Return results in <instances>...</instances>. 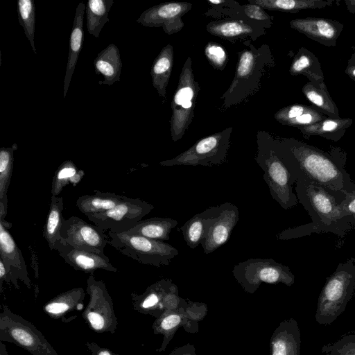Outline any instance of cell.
<instances>
[{
  "mask_svg": "<svg viewBox=\"0 0 355 355\" xmlns=\"http://www.w3.org/2000/svg\"><path fill=\"white\" fill-rule=\"evenodd\" d=\"M295 191L300 203L308 211L310 223L285 230L276 235L280 240H288L308 236L313 233L331 232L344 237L354 229L350 217H343L339 204L343 200V193H335L309 179L301 171H297Z\"/></svg>",
  "mask_w": 355,
  "mask_h": 355,
  "instance_id": "cell-1",
  "label": "cell"
},
{
  "mask_svg": "<svg viewBox=\"0 0 355 355\" xmlns=\"http://www.w3.org/2000/svg\"><path fill=\"white\" fill-rule=\"evenodd\" d=\"M284 153L296 175L297 171H301L313 182L335 193L355 189V183L344 167L343 159L304 144L292 146Z\"/></svg>",
  "mask_w": 355,
  "mask_h": 355,
  "instance_id": "cell-2",
  "label": "cell"
},
{
  "mask_svg": "<svg viewBox=\"0 0 355 355\" xmlns=\"http://www.w3.org/2000/svg\"><path fill=\"white\" fill-rule=\"evenodd\" d=\"M355 291V258L340 263L327 278L320 293L315 314L319 324H332L345 310Z\"/></svg>",
  "mask_w": 355,
  "mask_h": 355,
  "instance_id": "cell-3",
  "label": "cell"
},
{
  "mask_svg": "<svg viewBox=\"0 0 355 355\" xmlns=\"http://www.w3.org/2000/svg\"><path fill=\"white\" fill-rule=\"evenodd\" d=\"M256 160L263 171V180L272 198L286 210L295 206L298 199L293 187L297 177L284 153L265 148L259 151Z\"/></svg>",
  "mask_w": 355,
  "mask_h": 355,
  "instance_id": "cell-4",
  "label": "cell"
},
{
  "mask_svg": "<svg viewBox=\"0 0 355 355\" xmlns=\"http://www.w3.org/2000/svg\"><path fill=\"white\" fill-rule=\"evenodd\" d=\"M107 244L122 254L145 265L156 267L168 266L179 254L173 245L128 232H107Z\"/></svg>",
  "mask_w": 355,
  "mask_h": 355,
  "instance_id": "cell-5",
  "label": "cell"
},
{
  "mask_svg": "<svg viewBox=\"0 0 355 355\" xmlns=\"http://www.w3.org/2000/svg\"><path fill=\"white\" fill-rule=\"evenodd\" d=\"M232 273L245 291L252 293L262 283L288 286L295 282V276L290 268L273 259L250 258L235 265Z\"/></svg>",
  "mask_w": 355,
  "mask_h": 355,
  "instance_id": "cell-6",
  "label": "cell"
},
{
  "mask_svg": "<svg viewBox=\"0 0 355 355\" xmlns=\"http://www.w3.org/2000/svg\"><path fill=\"white\" fill-rule=\"evenodd\" d=\"M0 339L12 342L33 355H58L36 327L6 306L0 314Z\"/></svg>",
  "mask_w": 355,
  "mask_h": 355,
  "instance_id": "cell-7",
  "label": "cell"
},
{
  "mask_svg": "<svg viewBox=\"0 0 355 355\" xmlns=\"http://www.w3.org/2000/svg\"><path fill=\"white\" fill-rule=\"evenodd\" d=\"M230 132L227 130L205 137L197 141L187 150L159 165L173 166H215L223 164L230 146Z\"/></svg>",
  "mask_w": 355,
  "mask_h": 355,
  "instance_id": "cell-8",
  "label": "cell"
},
{
  "mask_svg": "<svg viewBox=\"0 0 355 355\" xmlns=\"http://www.w3.org/2000/svg\"><path fill=\"white\" fill-rule=\"evenodd\" d=\"M154 207L139 198L127 197L114 208L87 218L103 231L114 233L127 232L147 214Z\"/></svg>",
  "mask_w": 355,
  "mask_h": 355,
  "instance_id": "cell-9",
  "label": "cell"
},
{
  "mask_svg": "<svg viewBox=\"0 0 355 355\" xmlns=\"http://www.w3.org/2000/svg\"><path fill=\"white\" fill-rule=\"evenodd\" d=\"M87 291L89 301L84 316L90 326L98 331H114L117 322L105 284L91 275L87 279Z\"/></svg>",
  "mask_w": 355,
  "mask_h": 355,
  "instance_id": "cell-10",
  "label": "cell"
},
{
  "mask_svg": "<svg viewBox=\"0 0 355 355\" xmlns=\"http://www.w3.org/2000/svg\"><path fill=\"white\" fill-rule=\"evenodd\" d=\"M61 236L67 245L75 249L105 255L108 238L105 231L79 217L73 216L64 220Z\"/></svg>",
  "mask_w": 355,
  "mask_h": 355,
  "instance_id": "cell-11",
  "label": "cell"
},
{
  "mask_svg": "<svg viewBox=\"0 0 355 355\" xmlns=\"http://www.w3.org/2000/svg\"><path fill=\"white\" fill-rule=\"evenodd\" d=\"M192 5L187 2H168L154 6L144 11L137 22L146 27H162L168 35L175 33L184 26L181 17Z\"/></svg>",
  "mask_w": 355,
  "mask_h": 355,
  "instance_id": "cell-12",
  "label": "cell"
},
{
  "mask_svg": "<svg viewBox=\"0 0 355 355\" xmlns=\"http://www.w3.org/2000/svg\"><path fill=\"white\" fill-rule=\"evenodd\" d=\"M239 219L238 207L231 202L220 205V210L201 243L205 254L214 252L230 239Z\"/></svg>",
  "mask_w": 355,
  "mask_h": 355,
  "instance_id": "cell-13",
  "label": "cell"
},
{
  "mask_svg": "<svg viewBox=\"0 0 355 355\" xmlns=\"http://www.w3.org/2000/svg\"><path fill=\"white\" fill-rule=\"evenodd\" d=\"M0 258L9 273L12 284L19 288L17 280L23 282L31 288L27 266L23 254L8 229L0 221Z\"/></svg>",
  "mask_w": 355,
  "mask_h": 355,
  "instance_id": "cell-14",
  "label": "cell"
},
{
  "mask_svg": "<svg viewBox=\"0 0 355 355\" xmlns=\"http://www.w3.org/2000/svg\"><path fill=\"white\" fill-rule=\"evenodd\" d=\"M58 252L67 264L77 270L92 275L97 270L114 272L118 271V269L112 264L106 255L79 250L68 245Z\"/></svg>",
  "mask_w": 355,
  "mask_h": 355,
  "instance_id": "cell-15",
  "label": "cell"
},
{
  "mask_svg": "<svg viewBox=\"0 0 355 355\" xmlns=\"http://www.w3.org/2000/svg\"><path fill=\"white\" fill-rule=\"evenodd\" d=\"M301 334L293 318L282 321L270 340L271 355H300Z\"/></svg>",
  "mask_w": 355,
  "mask_h": 355,
  "instance_id": "cell-16",
  "label": "cell"
},
{
  "mask_svg": "<svg viewBox=\"0 0 355 355\" xmlns=\"http://www.w3.org/2000/svg\"><path fill=\"white\" fill-rule=\"evenodd\" d=\"M85 8L86 5L83 2H80L76 10L72 30L69 37V53L64 80V98L67 94L71 80L84 41L83 19Z\"/></svg>",
  "mask_w": 355,
  "mask_h": 355,
  "instance_id": "cell-17",
  "label": "cell"
},
{
  "mask_svg": "<svg viewBox=\"0 0 355 355\" xmlns=\"http://www.w3.org/2000/svg\"><path fill=\"white\" fill-rule=\"evenodd\" d=\"M64 202L61 196H51L49 209L43 228V236L50 250L60 251L67 245L61 236Z\"/></svg>",
  "mask_w": 355,
  "mask_h": 355,
  "instance_id": "cell-18",
  "label": "cell"
},
{
  "mask_svg": "<svg viewBox=\"0 0 355 355\" xmlns=\"http://www.w3.org/2000/svg\"><path fill=\"white\" fill-rule=\"evenodd\" d=\"M219 210L220 205L207 208L194 215L180 227L184 239L190 248L194 249L202 243Z\"/></svg>",
  "mask_w": 355,
  "mask_h": 355,
  "instance_id": "cell-19",
  "label": "cell"
},
{
  "mask_svg": "<svg viewBox=\"0 0 355 355\" xmlns=\"http://www.w3.org/2000/svg\"><path fill=\"white\" fill-rule=\"evenodd\" d=\"M94 66L95 73L104 78L103 81L98 82L100 85H112L119 81L122 62L118 47L114 44H109L97 55Z\"/></svg>",
  "mask_w": 355,
  "mask_h": 355,
  "instance_id": "cell-20",
  "label": "cell"
},
{
  "mask_svg": "<svg viewBox=\"0 0 355 355\" xmlns=\"http://www.w3.org/2000/svg\"><path fill=\"white\" fill-rule=\"evenodd\" d=\"M177 225L178 221L173 218L153 217L139 221L127 232L150 239L164 241L169 240L170 233Z\"/></svg>",
  "mask_w": 355,
  "mask_h": 355,
  "instance_id": "cell-21",
  "label": "cell"
},
{
  "mask_svg": "<svg viewBox=\"0 0 355 355\" xmlns=\"http://www.w3.org/2000/svg\"><path fill=\"white\" fill-rule=\"evenodd\" d=\"M95 191L94 194L83 195L76 200L78 209L86 216L110 210L127 198L112 192Z\"/></svg>",
  "mask_w": 355,
  "mask_h": 355,
  "instance_id": "cell-22",
  "label": "cell"
},
{
  "mask_svg": "<svg viewBox=\"0 0 355 355\" xmlns=\"http://www.w3.org/2000/svg\"><path fill=\"white\" fill-rule=\"evenodd\" d=\"M292 28L315 40L329 41L336 39L338 31L334 24L322 18L297 19L291 21Z\"/></svg>",
  "mask_w": 355,
  "mask_h": 355,
  "instance_id": "cell-23",
  "label": "cell"
},
{
  "mask_svg": "<svg viewBox=\"0 0 355 355\" xmlns=\"http://www.w3.org/2000/svg\"><path fill=\"white\" fill-rule=\"evenodd\" d=\"M173 63V49L171 44L164 46L152 64L150 75L153 87L159 95L165 98L166 88L168 85Z\"/></svg>",
  "mask_w": 355,
  "mask_h": 355,
  "instance_id": "cell-24",
  "label": "cell"
},
{
  "mask_svg": "<svg viewBox=\"0 0 355 355\" xmlns=\"http://www.w3.org/2000/svg\"><path fill=\"white\" fill-rule=\"evenodd\" d=\"M275 117L282 123L302 127L324 120V116L319 112L303 105L285 107L279 110Z\"/></svg>",
  "mask_w": 355,
  "mask_h": 355,
  "instance_id": "cell-25",
  "label": "cell"
},
{
  "mask_svg": "<svg viewBox=\"0 0 355 355\" xmlns=\"http://www.w3.org/2000/svg\"><path fill=\"white\" fill-rule=\"evenodd\" d=\"M113 0H89L86 4L85 13L87 28L89 33L98 38L104 25L109 21L108 12Z\"/></svg>",
  "mask_w": 355,
  "mask_h": 355,
  "instance_id": "cell-26",
  "label": "cell"
},
{
  "mask_svg": "<svg viewBox=\"0 0 355 355\" xmlns=\"http://www.w3.org/2000/svg\"><path fill=\"white\" fill-rule=\"evenodd\" d=\"M85 293L82 288H76L64 292L49 301L44 307V311L51 315H60L73 309L83 308Z\"/></svg>",
  "mask_w": 355,
  "mask_h": 355,
  "instance_id": "cell-27",
  "label": "cell"
},
{
  "mask_svg": "<svg viewBox=\"0 0 355 355\" xmlns=\"http://www.w3.org/2000/svg\"><path fill=\"white\" fill-rule=\"evenodd\" d=\"M249 3L259 6L263 9L286 12L322 8L327 5V2L313 0H250Z\"/></svg>",
  "mask_w": 355,
  "mask_h": 355,
  "instance_id": "cell-28",
  "label": "cell"
},
{
  "mask_svg": "<svg viewBox=\"0 0 355 355\" xmlns=\"http://www.w3.org/2000/svg\"><path fill=\"white\" fill-rule=\"evenodd\" d=\"M17 149V144L11 147H2L0 148V202L7 210L8 208V189L12 177L14 151Z\"/></svg>",
  "mask_w": 355,
  "mask_h": 355,
  "instance_id": "cell-29",
  "label": "cell"
},
{
  "mask_svg": "<svg viewBox=\"0 0 355 355\" xmlns=\"http://www.w3.org/2000/svg\"><path fill=\"white\" fill-rule=\"evenodd\" d=\"M84 175L71 160L63 162L55 172L51 185L52 196H58L63 188L69 183L77 184Z\"/></svg>",
  "mask_w": 355,
  "mask_h": 355,
  "instance_id": "cell-30",
  "label": "cell"
},
{
  "mask_svg": "<svg viewBox=\"0 0 355 355\" xmlns=\"http://www.w3.org/2000/svg\"><path fill=\"white\" fill-rule=\"evenodd\" d=\"M207 29L211 35L225 39L239 37L253 32L250 26L239 21L211 22L207 26Z\"/></svg>",
  "mask_w": 355,
  "mask_h": 355,
  "instance_id": "cell-31",
  "label": "cell"
},
{
  "mask_svg": "<svg viewBox=\"0 0 355 355\" xmlns=\"http://www.w3.org/2000/svg\"><path fill=\"white\" fill-rule=\"evenodd\" d=\"M17 15L19 24L29 41L34 53H37L34 42L35 6L33 0H19Z\"/></svg>",
  "mask_w": 355,
  "mask_h": 355,
  "instance_id": "cell-32",
  "label": "cell"
},
{
  "mask_svg": "<svg viewBox=\"0 0 355 355\" xmlns=\"http://www.w3.org/2000/svg\"><path fill=\"white\" fill-rule=\"evenodd\" d=\"M321 352L326 355H355V331L340 336L333 343L324 345Z\"/></svg>",
  "mask_w": 355,
  "mask_h": 355,
  "instance_id": "cell-33",
  "label": "cell"
},
{
  "mask_svg": "<svg viewBox=\"0 0 355 355\" xmlns=\"http://www.w3.org/2000/svg\"><path fill=\"white\" fill-rule=\"evenodd\" d=\"M303 92L313 105L327 112L337 115L335 105L329 98L325 87L322 89H319L311 84H307L303 87Z\"/></svg>",
  "mask_w": 355,
  "mask_h": 355,
  "instance_id": "cell-34",
  "label": "cell"
},
{
  "mask_svg": "<svg viewBox=\"0 0 355 355\" xmlns=\"http://www.w3.org/2000/svg\"><path fill=\"white\" fill-rule=\"evenodd\" d=\"M349 119H327L314 124L302 127V131L306 135H322L335 132L350 123Z\"/></svg>",
  "mask_w": 355,
  "mask_h": 355,
  "instance_id": "cell-35",
  "label": "cell"
},
{
  "mask_svg": "<svg viewBox=\"0 0 355 355\" xmlns=\"http://www.w3.org/2000/svg\"><path fill=\"white\" fill-rule=\"evenodd\" d=\"M255 67V57L250 51H244L240 55L239 62L236 71L235 79L232 86L241 79L248 77Z\"/></svg>",
  "mask_w": 355,
  "mask_h": 355,
  "instance_id": "cell-36",
  "label": "cell"
},
{
  "mask_svg": "<svg viewBox=\"0 0 355 355\" xmlns=\"http://www.w3.org/2000/svg\"><path fill=\"white\" fill-rule=\"evenodd\" d=\"M205 55L212 66L223 69L227 60V55L224 49L216 43H209L205 47Z\"/></svg>",
  "mask_w": 355,
  "mask_h": 355,
  "instance_id": "cell-37",
  "label": "cell"
},
{
  "mask_svg": "<svg viewBox=\"0 0 355 355\" xmlns=\"http://www.w3.org/2000/svg\"><path fill=\"white\" fill-rule=\"evenodd\" d=\"M345 198L339 204V208L343 217H350L355 225V189L343 191Z\"/></svg>",
  "mask_w": 355,
  "mask_h": 355,
  "instance_id": "cell-38",
  "label": "cell"
},
{
  "mask_svg": "<svg viewBox=\"0 0 355 355\" xmlns=\"http://www.w3.org/2000/svg\"><path fill=\"white\" fill-rule=\"evenodd\" d=\"M243 12L245 15L253 19L263 21L269 19V15L259 6L255 4L244 5Z\"/></svg>",
  "mask_w": 355,
  "mask_h": 355,
  "instance_id": "cell-39",
  "label": "cell"
},
{
  "mask_svg": "<svg viewBox=\"0 0 355 355\" xmlns=\"http://www.w3.org/2000/svg\"><path fill=\"white\" fill-rule=\"evenodd\" d=\"M311 60L308 55H300L293 60L290 71L292 74L302 73L311 66Z\"/></svg>",
  "mask_w": 355,
  "mask_h": 355,
  "instance_id": "cell-40",
  "label": "cell"
},
{
  "mask_svg": "<svg viewBox=\"0 0 355 355\" xmlns=\"http://www.w3.org/2000/svg\"><path fill=\"white\" fill-rule=\"evenodd\" d=\"M181 322V317L178 314L171 313L165 316L160 322L162 330L167 331L176 327Z\"/></svg>",
  "mask_w": 355,
  "mask_h": 355,
  "instance_id": "cell-41",
  "label": "cell"
},
{
  "mask_svg": "<svg viewBox=\"0 0 355 355\" xmlns=\"http://www.w3.org/2000/svg\"><path fill=\"white\" fill-rule=\"evenodd\" d=\"M0 280H1V285L2 284V282L3 280L7 284L12 283L10 276L6 270V268L4 265L3 260L1 258H0Z\"/></svg>",
  "mask_w": 355,
  "mask_h": 355,
  "instance_id": "cell-42",
  "label": "cell"
},
{
  "mask_svg": "<svg viewBox=\"0 0 355 355\" xmlns=\"http://www.w3.org/2000/svg\"><path fill=\"white\" fill-rule=\"evenodd\" d=\"M347 73H348L352 78L355 79V66H352L348 67L346 70Z\"/></svg>",
  "mask_w": 355,
  "mask_h": 355,
  "instance_id": "cell-43",
  "label": "cell"
},
{
  "mask_svg": "<svg viewBox=\"0 0 355 355\" xmlns=\"http://www.w3.org/2000/svg\"><path fill=\"white\" fill-rule=\"evenodd\" d=\"M96 355H112V354L109 350L99 349L97 351Z\"/></svg>",
  "mask_w": 355,
  "mask_h": 355,
  "instance_id": "cell-44",
  "label": "cell"
},
{
  "mask_svg": "<svg viewBox=\"0 0 355 355\" xmlns=\"http://www.w3.org/2000/svg\"><path fill=\"white\" fill-rule=\"evenodd\" d=\"M178 355H193L192 353H191V349H180V354H178Z\"/></svg>",
  "mask_w": 355,
  "mask_h": 355,
  "instance_id": "cell-45",
  "label": "cell"
},
{
  "mask_svg": "<svg viewBox=\"0 0 355 355\" xmlns=\"http://www.w3.org/2000/svg\"><path fill=\"white\" fill-rule=\"evenodd\" d=\"M208 1L210 3L215 4V5L220 4L222 3H225V1H223V0H209Z\"/></svg>",
  "mask_w": 355,
  "mask_h": 355,
  "instance_id": "cell-46",
  "label": "cell"
},
{
  "mask_svg": "<svg viewBox=\"0 0 355 355\" xmlns=\"http://www.w3.org/2000/svg\"><path fill=\"white\" fill-rule=\"evenodd\" d=\"M349 3L351 6H355V1H349Z\"/></svg>",
  "mask_w": 355,
  "mask_h": 355,
  "instance_id": "cell-47",
  "label": "cell"
}]
</instances>
